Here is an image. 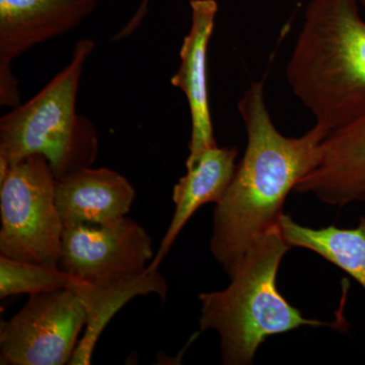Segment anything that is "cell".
Segmentation results:
<instances>
[{
	"label": "cell",
	"instance_id": "1",
	"mask_svg": "<svg viewBox=\"0 0 365 365\" xmlns=\"http://www.w3.org/2000/svg\"><path fill=\"white\" fill-rule=\"evenodd\" d=\"M247 133L241 163L213 212L210 251L228 276L250 248L279 225L288 194L318 165L328 131L316 124L299 137L283 135L266 105L263 81H254L237 104Z\"/></svg>",
	"mask_w": 365,
	"mask_h": 365
},
{
	"label": "cell",
	"instance_id": "2",
	"mask_svg": "<svg viewBox=\"0 0 365 365\" xmlns=\"http://www.w3.org/2000/svg\"><path fill=\"white\" fill-rule=\"evenodd\" d=\"M287 78L329 134L364 114L365 21L359 0L309 2Z\"/></svg>",
	"mask_w": 365,
	"mask_h": 365
},
{
	"label": "cell",
	"instance_id": "3",
	"mask_svg": "<svg viewBox=\"0 0 365 365\" xmlns=\"http://www.w3.org/2000/svg\"><path fill=\"white\" fill-rule=\"evenodd\" d=\"M292 248L275 225L247 252L227 288L199 294L200 330L220 335L223 364H251L269 337L300 327L345 328L340 316L334 323L304 318L280 294L278 270Z\"/></svg>",
	"mask_w": 365,
	"mask_h": 365
},
{
	"label": "cell",
	"instance_id": "4",
	"mask_svg": "<svg viewBox=\"0 0 365 365\" xmlns=\"http://www.w3.org/2000/svg\"><path fill=\"white\" fill-rule=\"evenodd\" d=\"M95 48L76 43L71 62L28 102L0 119V160L16 165L34 155L47 158L56 180L93 167L98 158L95 125L76 112L79 81Z\"/></svg>",
	"mask_w": 365,
	"mask_h": 365
},
{
	"label": "cell",
	"instance_id": "5",
	"mask_svg": "<svg viewBox=\"0 0 365 365\" xmlns=\"http://www.w3.org/2000/svg\"><path fill=\"white\" fill-rule=\"evenodd\" d=\"M56 181L43 155L11 165L0 182V256L58 266L66 225L56 203Z\"/></svg>",
	"mask_w": 365,
	"mask_h": 365
},
{
	"label": "cell",
	"instance_id": "6",
	"mask_svg": "<svg viewBox=\"0 0 365 365\" xmlns=\"http://www.w3.org/2000/svg\"><path fill=\"white\" fill-rule=\"evenodd\" d=\"M85 326V307L72 290L31 294L0 324V364H68Z\"/></svg>",
	"mask_w": 365,
	"mask_h": 365
},
{
	"label": "cell",
	"instance_id": "7",
	"mask_svg": "<svg viewBox=\"0 0 365 365\" xmlns=\"http://www.w3.org/2000/svg\"><path fill=\"white\" fill-rule=\"evenodd\" d=\"M143 225L124 217L107 225L66 227L58 266L90 284H105L145 272L155 258Z\"/></svg>",
	"mask_w": 365,
	"mask_h": 365
},
{
	"label": "cell",
	"instance_id": "8",
	"mask_svg": "<svg viewBox=\"0 0 365 365\" xmlns=\"http://www.w3.org/2000/svg\"><path fill=\"white\" fill-rule=\"evenodd\" d=\"M191 26L180 49V66L170 79L188 101L191 137L186 169L204 151L217 145L208 93V47L215 31L218 4L215 0H190Z\"/></svg>",
	"mask_w": 365,
	"mask_h": 365
},
{
	"label": "cell",
	"instance_id": "9",
	"mask_svg": "<svg viewBox=\"0 0 365 365\" xmlns=\"http://www.w3.org/2000/svg\"><path fill=\"white\" fill-rule=\"evenodd\" d=\"M294 192L338 207L365 202V113L326 137L318 165Z\"/></svg>",
	"mask_w": 365,
	"mask_h": 365
},
{
	"label": "cell",
	"instance_id": "10",
	"mask_svg": "<svg viewBox=\"0 0 365 365\" xmlns=\"http://www.w3.org/2000/svg\"><path fill=\"white\" fill-rule=\"evenodd\" d=\"M98 0H0V62L78 28Z\"/></svg>",
	"mask_w": 365,
	"mask_h": 365
},
{
	"label": "cell",
	"instance_id": "11",
	"mask_svg": "<svg viewBox=\"0 0 365 365\" xmlns=\"http://www.w3.org/2000/svg\"><path fill=\"white\" fill-rule=\"evenodd\" d=\"M135 190L119 173L88 167L56 181V203L66 227L107 225L126 217Z\"/></svg>",
	"mask_w": 365,
	"mask_h": 365
},
{
	"label": "cell",
	"instance_id": "12",
	"mask_svg": "<svg viewBox=\"0 0 365 365\" xmlns=\"http://www.w3.org/2000/svg\"><path fill=\"white\" fill-rule=\"evenodd\" d=\"M237 148L216 145L204 151L173 190L175 212L148 270L157 272L168 256L178 235L199 208L208 203L217 204L225 196L237 170Z\"/></svg>",
	"mask_w": 365,
	"mask_h": 365
},
{
	"label": "cell",
	"instance_id": "13",
	"mask_svg": "<svg viewBox=\"0 0 365 365\" xmlns=\"http://www.w3.org/2000/svg\"><path fill=\"white\" fill-rule=\"evenodd\" d=\"M78 295L86 311V326L79 339L71 365H90L93 351L103 332L115 314L131 299L143 295L155 294L163 302L167 299L168 283L157 272H145L105 283L90 284L81 282L71 288Z\"/></svg>",
	"mask_w": 365,
	"mask_h": 365
},
{
	"label": "cell",
	"instance_id": "14",
	"mask_svg": "<svg viewBox=\"0 0 365 365\" xmlns=\"http://www.w3.org/2000/svg\"><path fill=\"white\" fill-rule=\"evenodd\" d=\"M281 232L292 248L309 250L337 266L365 289V216L353 228L304 227L283 213Z\"/></svg>",
	"mask_w": 365,
	"mask_h": 365
},
{
	"label": "cell",
	"instance_id": "15",
	"mask_svg": "<svg viewBox=\"0 0 365 365\" xmlns=\"http://www.w3.org/2000/svg\"><path fill=\"white\" fill-rule=\"evenodd\" d=\"M81 282L83 281L59 266L29 263L0 256V299L71 289Z\"/></svg>",
	"mask_w": 365,
	"mask_h": 365
},
{
	"label": "cell",
	"instance_id": "16",
	"mask_svg": "<svg viewBox=\"0 0 365 365\" xmlns=\"http://www.w3.org/2000/svg\"><path fill=\"white\" fill-rule=\"evenodd\" d=\"M0 104L14 108L21 105L18 78L14 76L11 63L0 62Z\"/></svg>",
	"mask_w": 365,
	"mask_h": 365
},
{
	"label": "cell",
	"instance_id": "17",
	"mask_svg": "<svg viewBox=\"0 0 365 365\" xmlns=\"http://www.w3.org/2000/svg\"><path fill=\"white\" fill-rule=\"evenodd\" d=\"M148 2H150V0H143L141 1L140 6H139L138 9H137L134 16H132L130 21L122 28V30L117 35H115V41L125 39V38L129 37L132 33L135 32L138 26L143 23L146 13H148Z\"/></svg>",
	"mask_w": 365,
	"mask_h": 365
},
{
	"label": "cell",
	"instance_id": "18",
	"mask_svg": "<svg viewBox=\"0 0 365 365\" xmlns=\"http://www.w3.org/2000/svg\"><path fill=\"white\" fill-rule=\"evenodd\" d=\"M359 2L362 4L365 7V0H359Z\"/></svg>",
	"mask_w": 365,
	"mask_h": 365
}]
</instances>
